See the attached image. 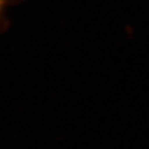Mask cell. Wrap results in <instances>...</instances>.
Returning a JSON list of instances; mask_svg holds the SVG:
<instances>
[{"instance_id":"cell-1","label":"cell","mask_w":149,"mask_h":149,"mask_svg":"<svg viewBox=\"0 0 149 149\" xmlns=\"http://www.w3.org/2000/svg\"><path fill=\"white\" fill-rule=\"evenodd\" d=\"M3 1H4V0H0V7H1V5H2Z\"/></svg>"}]
</instances>
